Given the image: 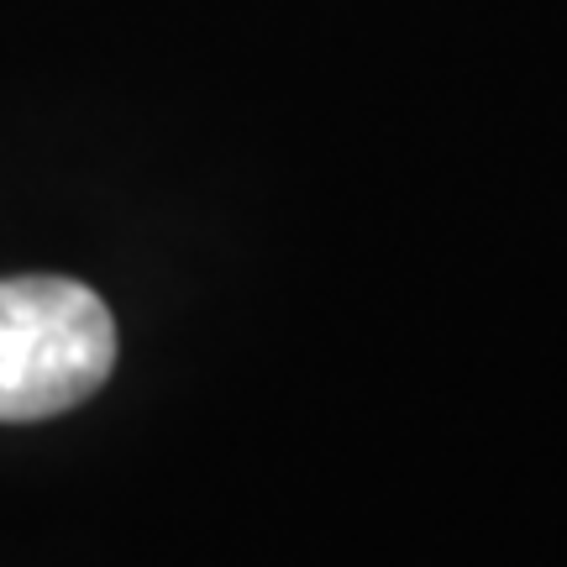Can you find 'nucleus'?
I'll use <instances>...</instances> for the list:
<instances>
[{"label":"nucleus","instance_id":"f257e3e1","mask_svg":"<svg viewBox=\"0 0 567 567\" xmlns=\"http://www.w3.org/2000/svg\"><path fill=\"white\" fill-rule=\"evenodd\" d=\"M116 368V321L80 279H0V421L74 410Z\"/></svg>","mask_w":567,"mask_h":567}]
</instances>
